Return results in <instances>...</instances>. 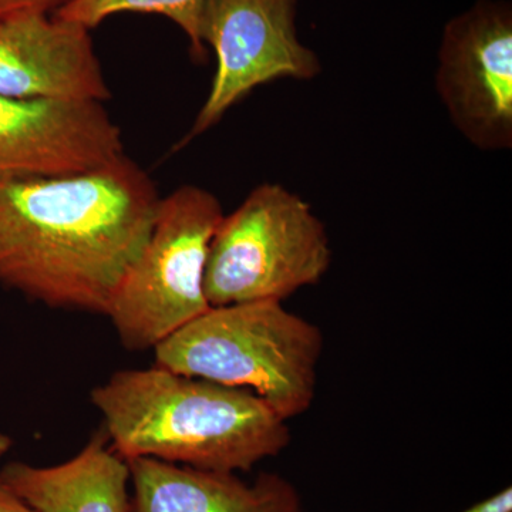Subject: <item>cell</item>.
<instances>
[{"mask_svg":"<svg viewBox=\"0 0 512 512\" xmlns=\"http://www.w3.org/2000/svg\"><path fill=\"white\" fill-rule=\"evenodd\" d=\"M160 198L127 154L86 173L0 183V286L106 316Z\"/></svg>","mask_w":512,"mask_h":512,"instance_id":"6da1fadb","label":"cell"},{"mask_svg":"<svg viewBox=\"0 0 512 512\" xmlns=\"http://www.w3.org/2000/svg\"><path fill=\"white\" fill-rule=\"evenodd\" d=\"M90 400L126 461L238 473L278 456L292 439L288 420L256 394L156 365L114 373Z\"/></svg>","mask_w":512,"mask_h":512,"instance_id":"7a4b0ae2","label":"cell"},{"mask_svg":"<svg viewBox=\"0 0 512 512\" xmlns=\"http://www.w3.org/2000/svg\"><path fill=\"white\" fill-rule=\"evenodd\" d=\"M322 330L279 301L210 306L154 348L156 366L248 390L285 420L316 396Z\"/></svg>","mask_w":512,"mask_h":512,"instance_id":"3957f363","label":"cell"},{"mask_svg":"<svg viewBox=\"0 0 512 512\" xmlns=\"http://www.w3.org/2000/svg\"><path fill=\"white\" fill-rule=\"evenodd\" d=\"M332 264L328 229L278 183L259 184L212 237L204 291L210 306L279 301L319 284Z\"/></svg>","mask_w":512,"mask_h":512,"instance_id":"277c9868","label":"cell"},{"mask_svg":"<svg viewBox=\"0 0 512 512\" xmlns=\"http://www.w3.org/2000/svg\"><path fill=\"white\" fill-rule=\"evenodd\" d=\"M224 215L221 201L197 185H183L160 198L146 244L106 315L124 348L154 350L210 308L205 268Z\"/></svg>","mask_w":512,"mask_h":512,"instance_id":"5b68a950","label":"cell"},{"mask_svg":"<svg viewBox=\"0 0 512 512\" xmlns=\"http://www.w3.org/2000/svg\"><path fill=\"white\" fill-rule=\"evenodd\" d=\"M298 0H205L202 45L217 59L210 93L178 148L217 126L256 87L281 79L313 80L322 63L296 33Z\"/></svg>","mask_w":512,"mask_h":512,"instance_id":"8992f818","label":"cell"},{"mask_svg":"<svg viewBox=\"0 0 512 512\" xmlns=\"http://www.w3.org/2000/svg\"><path fill=\"white\" fill-rule=\"evenodd\" d=\"M436 90L451 123L483 151L512 147V9L478 0L448 20L437 55Z\"/></svg>","mask_w":512,"mask_h":512,"instance_id":"52a82bcc","label":"cell"},{"mask_svg":"<svg viewBox=\"0 0 512 512\" xmlns=\"http://www.w3.org/2000/svg\"><path fill=\"white\" fill-rule=\"evenodd\" d=\"M123 154L104 104L0 96V183L86 173Z\"/></svg>","mask_w":512,"mask_h":512,"instance_id":"ba28073f","label":"cell"},{"mask_svg":"<svg viewBox=\"0 0 512 512\" xmlns=\"http://www.w3.org/2000/svg\"><path fill=\"white\" fill-rule=\"evenodd\" d=\"M92 30L43 13L0 22V96L104 104L111 90Z\"/></svg>","mask_w":512,"mask_h":512,"instance_id":"9c48e42d","label":"cell"},{"mask_svg":"<svg viewBox=\"0 0 512 512\" xmlns=\"http://www.w3.org/2000/svg\"><path fill=\"white\" fill-rule=\"evenodd\" d=\"M127 463L133 485L128 512H302L295 485L279 474L262 473L247 483L237 473L154 458Z\"/></svg>","mask_w":512,"mask_h":512,"instance_id":"30bf717a","label":"cell"},{"mask_svg":"<svg viewBox=\"0 0 512 512\" xmlns=\"http://www.w3.org/2000/svg\"><path fill=\"white\" fill-rule=\"evenodd\" d=\"M130 467L96 434L77 456L52 467L9 463L0 483L37 512H128Z\"/></svg>","mask_w":512,"mask_h":512,"instance_id":"8fae6325","label":"cell"},{"mask_svg":"<svg viewBox=\"0 0 512 512\" xmlns=\"http://www.w3.org/2000/svg\"><path fill=\"white\" fill-rule=\"evenodd\" d=\"M205 0H73L55 13L56 18L79 23L89 30L117 13H154L180 26L190 40L191 56L207 59V47L200 39V18Z\"/></svg>","mask_w":512,"mask_h":512,"instance_id":"7c38bea8","label":"cell"},{"mask_svg":"<svg viewBox=\"0 0 512 512\" xmlns=\"http://www.w3.org/2000/svg\"><path fill=\"white\" fill-rule=\"evenodd\" d=\"M73 0H0V22L23 13L55 15Z\"/></svg>","mask_w":512,"mask_h":512,"instance_id":"4fadbf2b","label":"cell"},{"mask_svg":"<svg viewBox=\"0 0 512 512\" xmlns=\"http://www.w3.org/2000/svg\"><path fill=\"white\" fill-rule=\"evenodd\" d=\"M512 511V490L505 488L501 493L481 501L463 512H511Z\"/></svg>","mask_w":512,"mask_h":512,"instance_id":"5bb4252c","label":"cell"},{"mask_svg":"<svg viewBox=\"0 0 512 512\" xmlns=\"http://www.w3.org/2000/svg\"><path fill=\"white\" fill-rule=\"evenodd\" d=\"M0 512H37L0 483Z\"/></svg>","mask_w":512,"mask_h":512,"instance_id":"9a60e30c","label":"cell"},{"mask_svg":"<svg viewBox=\"0 0 512 512\" xmlns=\"http://www.w3.org/2000/svg\"><path fill=\"white\" fill-rule=\"evenodd\" d=\"M12 440L6 434L0 433V458L5 456L6 453L12 448Z\"/></svg>","mask_w":512,"mask_h":512,"instance_id":"2e32d148","label":"cell"}]
</instances>
